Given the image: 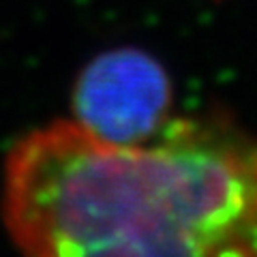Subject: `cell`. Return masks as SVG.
Here are the masks:
<instances>
[{
    "mask_svg": "<svg viewBox=\"0 0 257 257\" xmlns=\"http://www.w3.org/2000/svg\"><path fill=\"white\" fill-rule=\"evenodd\" d=\"M172 82L163 64L138 47L103 52L73 88L75 122L103 142L140 146L167 122Z\"/></svg>",
    "mask_w": 257,
    "mask_h": 257,
    "instance_id": "obj_2",
    "label": "cell"
},
{
    "mask_svg": "<svg viewBox=\"0 0 257 257\" xmlns=\"http://www.w3.org/2000/svg\"><path fill=\"white\" fill-rule=\"evenodd\" d=\"M3 212L24 257H257V138L167 118L118 146L60 120L15 144Z\"/></svg>",
    "mask_w": 257,
    "mask_h": 257,
    "instance_id": "obj_1",
    "label": "cell"
}]
</instances>
